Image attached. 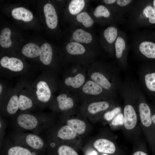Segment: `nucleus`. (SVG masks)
I'll return each mask as SVG.
<instances>
[{"label": "nucleus", "mask_w": 155, "mask_h": 155, "mask_svg": "<svg viewBox=\"0 0 155 155\" xmlns=\"http://www.w3.org/2000/svg\"><path fill=\"white\" fill-rule=\"evenodd\" d=\"M103 35L107 42L109 44H111L114 42L117 37V29L115 27H108L104 30Z\"/></svg>", "instance_id": "obj_29"}, {"label": "nucleus", "mask_w": 155, "mask_h": 155, "mask_svg": "<svg viewBox=\"0 0 155 155\" xmlns=\"http://www.w3.org/2000/svg\"><path fill=\"white\" fill-rule=\"evenodd\" d=\"M154 13L149 18V21L151 23H155V7L154 8Z\"/></svg>", "instance_id": "obj_38"}, {"label": "nucleus", "mask_w": 155, "mask_h": 155, "mask_svg": "<svg viewBox=\"0 0 155 155\" xmlns=\"http://www.w3.org/2000/svg\"><path fill=\"white\" fill-rule=\"evenodd\" d=\"M44 12L46 22L50 29L55 28L58 24V18L55 9L51 4L46 3L44 7Z\"/></svg>", "instance_id": "obj_20"}, {"label": "nucleus", "mask_w": 155, "mask_h": 155, "mask_svg": "<svg viewBox=\"0 0 155 155\" xmlns=\"http://www.w3.org/2000/svg\"><path fill=\"white\" fill-rule=\"evenodd\" d=\"M133 155H148L145 152L141 151H137L135 152Z\"/></svg>", "instance_id": "obj_39"}, {"label": "nucleus", "mask_w": 155, "mask_h": 155, "mask_svg": "<svg viewBox=\"0 0 155 155\" xmlns=\"http://www.w3.org/2000/svg\"><path fill=\"white\" fill-rule=\"evenodd\" d=\"M93 15L96 18L102 17L106 18L109 16L110 13L108 9L104 6L100 5L95 9L93 11Z\"/></svg>", "instance_id": "obj_32"}, {"label": "nucleus", "mask_w": 155, "mask_h": 155, "mask_svg": "<svg viewBox=\"0 0 155 155\" xmlns=\"http://www.w3.org/2000/svg\"><path fill=\"white\" fill-rule=\"evenodd\" d=\"M48 147L55 149L57 155H79L77 152L67 144L49 141Z\"/></svg>", "instance_id": "obj_21"}, {"label": "nucleus", "mask_w": 155, "mask_h": 155, "mask_svg": "<svg viewBox=\"0 0 155 155\" xmlns=\"http://www.w3.org/2000/svg\"><path fill=\"white\" fill-rule=\"evenodd\" d=\"M53 55L52 47L49 44L45 43L41 46L39 56L40 60L44 65L49 67L48 70L46 71L55 74L53 72L52 65Z\"/></svg>", "instance_id": "obj_17"}, {"label": "nucleus", "mask_w": 155, "mask_h": 155, "mask_svg": "<svg viewBox=\"0 0 155 155\" xmlns=\"http://www.w3.org/2000/svg\"><path fill=\"white\" fill-rule=\"evenodd\" d=\"M153 5L155 7V0H154L153 1Z\"/></svg>", "instance_id": "obj_42"}, {"label": "nucleus", "mask_w": 155, "mask_h": 155, "mask_svg": "<svg viewBox=\"0 0 155 155\" xmlns=\"http://www.w3.org/2000/svg\"><path fill=\"white\" fill-rule=\"evenodd\" d=\"M11 14L14 19L26 22L31 21L33 17V14L30 11L22 7L13 9Z\"/></svg>", "instance_id": "obj_23"}, {"label": "nucleus", "mask_w": 155, "mask_h": 155, "mask_svg": "<svg viewBox=\"0 0 155 155\" xmlns=\"http://www.w3.org/2000/svg\"><path fill=\"white\" fill-rule=\"evenodd\" d=\"M76 19L78 22L86 28L91 27L94 24L93 19L85 11H82L76 16Z\"/></svg>", "instance_id": "obj_28"}, {"label": "nucleus", "mask_w": 155, "mask_h": 155, "mask_svg": "<svg viewBox=\"0 0 155 155\" xmlns=\"http://www.w3.org/2000/svg\"><path fill=\"white\" fill-rule=\"evenodd\" d=\"M124 115L122 113L118 114L111 121V125L113 126L122 125L124 124Z\"/></svg>", "instance_id": "obj_35"}, {"label": "nucleus", "mask_w": 155, "mask_h": 155, "mask_svg": "<svg viewBox=\"0 0 155 155\" xmlns=\"http://www.w3.org/2000/svg\"><path fill=\"white\" fill-rule=\"evenodd\" d=\"M19 100L18 85L10 88L8 93L0 102V111L3 115L14 117L19 112Z\"/></svg>", "instance_id": "obj_12"}, {"label": "nucleus", "mask_w": 155, "mask_h": 155, "mask_svg": "<svg viewBox=\"0 0 155 155\" xmlns=\"http://www.w3.org/2000/svg\"><path fill=\"white\" fill-rule=\"evenodd\" d=\"M60 118L61 124L69 125L79 135H83L86 132L87 125L83 119L79 118L70 117L67 115H61Z\"/></svg>", "instance_id": "obj_15"}, {"label": "nucleus", "mask_w": 155, "mask_h": 155, "mask_svg": "<svg viewBox=\"0 0 155 155\" xmlns=\"http://www.w3.org/2000/svg\"><path fill=\"white\" fill-rule=\"evenodd\" d=\"M5 147L3 155H42V154L14 143Z\"/></svg>", "instance_id": "obj_16"}, {"label": "nucleus", "mask_w": 155, "mask_h": 155, "mask_svg": "<svg viewBox=\"0 0 155 155\" xmlns=\"http://www.w3.org/2000/svg\"><path fill=\"white\" fill-rule=\"evenodd\" d=\"M13 143L42 153L48 147L44 140L38 134L20 131L11 136Z\"/></svg>", "instance_id": "obj_7"}, {"label": "nucleus", "mask_w": 155, "mask_h": 155, "mask_svg": "<svg viewBox=\"0 0 155 155\" xmlns=\"http://www.w3.org/2000/svg\"><path fill=\"white\" fill-rule=\"evenodd\" d=\"M65 49L70 61L87 67L93 63L94 52L82 44L71 41L66 45Z\"/></svg>", "instance_id": "obj_5"}, {"label": "nucleus", "mask_w": 155, "mask_h": 155, "mask_svg": "<svg viewBox=\"0 0 155 155\" xmlns=\"http://www.w3.org/2000/svg\"><path fill=\"white\" fill-rule=\"evenodd\" d=\"M123 113L125 127L128 130L133 129L137 124V119L133 107L131 104H127L124 107Z\"/></svg>", "instance_id": "obj_18"}, {"label": "nucleus", "mask_w": 155, "mask_h": 155, "mask_svg": "<svg viewBox=\"0 0 155 155\" xmlns=\"http://www.w3.org/2000/svg\"><path fill=\"white\" fill-rule=\"evenodd\" d=\"M72 38L73 41L81 44H89L93 40L92 36L90 33L80 28L74 31L72 35Z\"/></svg>", "instance_id": "obj_22"}, {"label": "nucleus", "mask_w": 155, "mask_h": 155, "mask_svg": "<svg viewBox=\"0 0 155 155\" xmlns=\"http://www.w3.org/2000/svg\"><path fill=\"white\" fill-rule=\"evenodd\" d=\"M0 64V73L3 76H16L24 74L28 71L22 61L15 57L3 56L1 59Z\"/></svg>", "instance_id": "obj_11"}, {"label": "nucleus", "mask_w": 155, "mask_h": 155, "mask_svg": "<svg viewBox=\"0 0 155 155\" xmlns=\"http://www.w3.org/2000/svg\"><path fill=\"white\" fill-rule=\"evenodd\" d=\"M80 103L99 100H108L110 94L88 77L84 84L75 93Z\"/></svg>", "instance_id": "obj_6"}, {"label": "nucleus", "mask_w": 155, "mask_h": 155, "mask_svg": "<svg viewBox=\"0 0 155 155\" xmlns=\"http://www.w3.org/2000/svg\"><path fill=\"white\" fill-rule=\"evenodd\" d=\"M59 89V92L54 96L49 107L54 112H60L61 115L75 114L77 110H79L80 106L78 97L67 90Z\"/></svg>", "instance_id": "obj_4"}, {"label": "nucleus", "mask_w": 155, "mask_h": 155, "mask_svg": "<svg viewBox=\"0 0 155 155\" xmlns=\"http://www.w3.org/2000/svg\"><path fill=\"white\" fill-rule=\"evenodd\" d=\"M139 111L140 121L146 130L149 142L155 145V127L151 119V110L148 105L144 102L140 104Z\"/></svg>", "instance_id": "obj_13"}, {"label": "nucleus", "mask_w": 155, "mask_h": 155, "mask_svg": "<svg viewBox=\"0 0 155 155\" xmlns=\"http://www.w3.org/2000/svg\"><path fill=\"white\" fill-rule=\"evenodd\" d=\"M154 12V8L150 6L146 7L144 10V13L147 18H149L152 16Z\"/></svg>", "instance_id": "obj_36"}, {"label": "nucleus", "mask_w": 155, "mask_h": 155, "mask_svg": "<svg viewBox=\"0 0 155 155\" xmlns=\"http://www.w3.org/2000/svg\"><path fill=\"white\" fill-rule=\"evenodd\" d=\"M125 47V42L124 40L120 37H118L115 44L116 56L117 58H120L121 57Z\"/></svg>", "instance_id": "obj_31"}, {"label": "nucleus", "mask_w": 155, "mask_h": 155, "mask_svg": "<svg viewBox=\"0 0 155 155\" xmlns=\"http://www.w3.org/2000/svg\"><path fill=\"white\" fill-rule=\"evenodd\" d=\"M106 72L93 62L88 67L87 76L88 78L100 86L110 94L114 90V84L111 76Z\"/></svg>", "instance_id": "obj_10"}, {"label": "nucleus", "mask_w": 155, "mask_h": 155, "mask_svg": "<svg viewBox=\"0 0 155 155\" xmlns=\"http://www.w3.org/2000/svg\"><path fill=\"white\" fill-rule=\"evenodd\" d=\"M10 87L6 83L1 80L0 82V102H2Z\"/></svg>", "instance_id": "obj_34"}, {"label": "nucleus", "mask_w": 155, "mask_h": 155, "mask_svg": "<svg viewBox=\"0 0 155 155\" xmlns=\"http://www.w3.org/2000/svg\"><path fill=\"white\" fill-rule=\"evenodd\" d=\"M11 31L9 28H6L1 30L0 35V45L1 47L7 49L11 46Z\"/></svg>", "instance_id": "obj_27"}, {"label": "nucleus", "mask_w": 155, "mask_h": 155, "mask_svg": "<svg viewBox=\"0 0 155 155\" xmlns=\"http://www.w3.org/2000/svg\"><path fill=\"white\" fill-rule=\"evenodd\" d=\"M103 155H106V154H103Z\"/></svg>", "instance_id": "obj_43"}, {"label": "nucleus", "mask_w": 155, "mask_h": 155, "mask_svg": "<svg viewBox=\"0 0 155 155\" xmlns=\"http://www.w3.org/2000/svg\"><path fill=\"white\" fill-rule=\"evenodd\" d=\"M87 69L88 67L78 63L71 65L65 71L59 81V88L76 93L88 78Z\"/></svg>", "instance_id": "obj_3"}, {"label": "nucleus", "mask_w": 155, "mask_h": 155, "mask_svg": "<svg viewBox=\"0 0 155 155\" xmlns=\"http://www.w3.org/2000/svg\"><path fill=\"white\" fill-rule=\"evenodd\" d=\"M131 1V0H117L116 1V2L121 6H125L129 3Z\"/></svg>", "instance_id": "obj_37"}, {"label": "nucleus", "mask_w": 155, "mask_h": 155, "mask_svg": "<svg viewBox=\"0 0 155 155\" xmlns=\"http://www.w3.org/2000/svg\"><path fill=\"white\" fill-rule=\"evenodd\" d=\"M85 5L84 0H72L70 1L68 6L70 14L72 16H77L82 12Z\"/></svg>", "instance_id": "obj_26"}, {"label": "nucleus", "mask_w": 155, "mask_h": 155, "mask_svg": "<svg viewBox=\"0 0 155 155\" xmlns=\"http://www.w3.org/2000/svg\"><path fill=\"white\" fill-rule=\"evenodd\" d=\"M151 119L155 127V112H152L151 111Z\"/></svg>", "instance_id": "obj_40"}, {"label": "nucleus", "mask_w": 155, "mask_h": 155, "mask_svg": "<svg viewBox=\"0 0 155 155\" xmlns=\"http://www.w3.org/2000/svg\"><path fill=\"white\" fill-rule=\"evenodd\" d=\"M145 85L150 91L155 92V72L146 74L144 76Z\"/></svg>", "instance_id": "obj_30"}, {"label": "nucleus", "mask_w": 155, "mask_h": 155, "mask_svg": "<svg viewBox=\"0 0 155 155\" xmlns=\"http://www.w3.org/2000/svg\"><path fill=\"white\" fill-rule=\"evenodd\" d=\"M22 53L26 57L34 58L39 56L40 48L33 43H29L25 45L22 49Z\"/></svg>", "instance_id": "obj_24"}, {"label": "nucleus", "mask_w": 155, "mask_h": 155, "mask_svg": "<svg viewBox=\"0 0 155 155\" xmlns=\"http://www.w3.org/2000/svg\"><path fill=\"white\" fill-rule=\"evenodd\" d=\"M59 81L57 75L44 71L32 83L31 88L37 106H49L59 88Z\"/></svg>", "instance_id": "obj_1"}, {"label": "nucleus", "mask_w": 155, "mask_h": 155, "mask_svg": "<svg viewBox=\"0 0 155 155\" xmlns=\"http://www.w3.org/2000/svg\"><path fill=\"white\" fill-rule=\"evenodd\" d=\"M19 100V113L30 112L37 106L30 84L23 80L18 83Z\"/></svg>", "instance_id": "obj_9"}, {"label": "nucleus", "mask_w": 155, "mask_h": 155, "mask_svg": "<svg viewBox=\"0 0 155 155\" xmlns=\"http://www.w3.org/2000/svg\"><path fill=\"white\" fill-rule=\"evenodd\" d=\"M81 104L79 108L80 114L83 117H88L92 121L108 110L111 106L109 100L104 99L84 102Z\"/></svg>", "instance_id": "obj_8"}, {"label": "nucleus", "mask_w": 155, "mask_h": 155, "mask_svg": "<svg viewBox=\"0 0 155 155\" xmlns=\"http://www.w3.org/2000/svg\"><path fill=\"white\" fill-rule=\"evenodd\" d=\"M14 117V125L17 129L30 131L38 135L51 126L54 120L51 114L30 112L19 113Z\"/></svg>", "instance_id": "obj_2"}, {"label": "nucleus", "mask_w": 155, "mask_h": 155, "mask_svg": "<svg viewBox=\"0 0 155 155\" xmlns=\"http://www.w3.org/2000/svg\"><path fill=\"white\" fill-rule=\"evenodd\" d=\"M79 135L69 125L61 124L51 130L49 141L66 144L76 141Z\"/></svg>", "instance_id": "obj_14"}, {"label": "nucleus", "mask_w": 155, "mask_h": 155, "mask_svg": "<svg viewBox=\"0 0 155 155\" xmlns=\"http://www.w3.org/2000/svg\"><path fill=\"white\" fill-rule=\"evenodd\" d=\"M116 1L115 0H104L103 2L106 4H110L114 3Z\"/></svg>", "instance_id": "obj_41"}, {"label": "nucleus", "mask_w": 155, "mask_h": 155, "mask_svg": "<svg viewBox=\"0 0 155 155\" xmlns=\"http://www.w3.org/2000/svg\"><path fill=\"white\" fill-rule=\"evenodd\" d=\"M94 147L99 152L108 154H113L116 147L113 142L105 138H99L93 142Z\"/></svg>", "instance_id": "obj_19"}, {"label": "nucleus", "mask_w": 155, "mask_h": 155, "mask_svg": "<svg viewBox=\"0 0 155 155\" xmlns=\"http://www.w3.org/2000/svg\"><path fill=\"white\" fill-rule=\"evenodd\" d=\"M121 112V108L119 107L115 108L111 110H108L104 113L103 117L106 121H112L118 114Z\"/></svg>", "instance_id": "obj_33"}, {"label": "nucleus", "mask_w": 155, "mask_h": 155, "mask_svg": "<svg viewBox=\"0 0 155 155\" xmlns=\"http://www.w3.org/2000/svg\"><path fill=\"white\" fill-rule=\"evenodd\" d=\"M139 48L141 53L147 58L155 59V43L143 42L140 44Z\"/></svg>", "instance_id": "obj_25"}]
</instances>
